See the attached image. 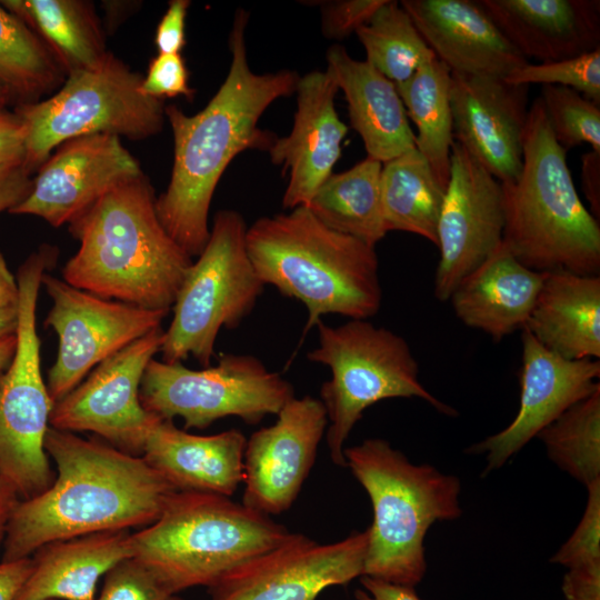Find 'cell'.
<instances>
[{
    "label": "cell",
    "instance_id": "obj_43",
    "mask_svg": "<svg viewBox=\"0 0 600 600\" xmlns=\"http://www.w3.org/2000/svg\"><path fill=\"white\" fill-rule=\"evenodd\" d=\"M27 130L16 112L0 110V163L23 164Z\"/></svg>",
    "mask_w": 600,
    "mask_h": 600
},
{
    "label": "cell",
    "instance_id": "obj_22",
    "mask_svg": "<svg viewBox=\"0 0 600 600\" xmlns=\"http://www.w3.org/2000/svg\"><path fill=\"white\" fill-rule=\"evenodd\" d=\"M400 4L452 73L504 79L529 63L478 0H402Z\"/></svg>",
    "mask_w": 600,
    "mask_h": 600
},
{
    "label": "cell",
    "instance_id": "obj_25",
    "mask_svg": "<svg viewBox=\"0 0 600 600\" xmlns=\"http://www.w3.org/2000/svg\"><path fill=\"white\" fill-rule=\"evenodd\" d=\"M544 277L518 261L502 242L448 301L463 324L500 341L526 327Z\"/></svg>",
    "mask_w": 600,
    "mask_h": 600
},
{
    "label": "cell",
    "instance_id": "obj_52",
    "mask_svg": "<svg viewBox=\"0 0 600 600\" xmlns=\"http://www.w3.org/2000/svg\"><path fill=\"white\" fill-rule=\"evenodd\" d=\"M17 347V333L0 339V372L11 362Z\"/></svg>",
    "mask_w": 600,
    "mask_h": 600
},
{
    "label": "cell",
    "instance_id": "obj_38",
    "mask_svg": "<svg viewBox=\"0 0 600 600\" xmlns=\"http://www.w3.org/2000/svg\"><path fill=\"white\" fill-rule=\"evenodd\" d=\"M94 600H182L134 558H127L106 574Z\"/></svg>",
    "mask_w": 600,
    "mask_h": 600
},
{
    "label": "cell",
    "instance_id": "obj_42",
    "mask_svg": "<svg viewBox=\"0 0 600 600\" xmlns=\"http://www.w3.org/2000/svg\"><path fill=\"white\" fill-rule=\"evenodd\" d=\"M190 1L172 0L161 18L154 37L161 54L180 53L186 43V17Z\"/></svg>",
    "mask_w": 600,
    "mask_h": 600
},
{
    "label": "cell",
    "instance_id": "obj_35",
    "mask_svg": "<svg viewBox=\"0 0 600 600\" xmlns=\"http://www.w3.org/2000/svg\"><path fill=\"white\" fill-rule=\"evenodd\" d=\"M549 459L586 487L600 480V388L537 436Z\"/></svg>",
    "mask_w": 600,
    "mask_h": 600
},
{
    "label": "cell",
    "instance_id": "obj_41",
    "mask_svg": "<svg viewBox=\"0 0 600 600\" xmlns=\"http://www.w3.org/2000/svg\"><path fill=\"white\" fill-rule=\"evenodd\" d=\"M384 0H336L323 2L321 30L324 37L342 40L366 24Z\"/></svg>",
    "mask_w": 600,
    "mask_h": 600
},
{
    "label": "cell",
    "instance_id": "obj_26",
    "mask_svg": "<svg viewBox=\"0 0 600 600\" xmlns=\"http://www.w3.org/2000/svg\"><path fill=\"white\" fill-rule=\"evenodd\" d=\"M327 71L344 94L351 127L369 158L384 163L416 148V134L392 81L340 44L328 49Z\"/></svg>",
    "mask_w": 600,
    "mask_h": 600
},
{
    "label": "cell",
    "instance_id": "obj_14",
    "mask_svg": "<svg viewBox=\"0 0 600 600\" xmlns=\"http://www.w3.org/2000/svg\"><path fill=\"white\" fill-rule=\"evenodd\" d=\"M163 340L164 331L158 328L100 362L54 402L50 427L90 431L123 452L141 456L149 431L161 418L141 404L140 383Z\"/></svg>",
    "mask_w": 600,
    "mask_h": 600
},
{
    "label": "cell",
    "instance_id": "obj_40",
    "mask_svg": "<svg viewBox=\"0 0 600 600\" xmlns=\"http://www.w3.org/2000/svg\"><path fill=\"white\" fill-rule=\"evenodd\" d=\"M141 91L152 98H174L183 96L192 99L194 90L188 83V70L180 53H158L143 76Z\"/></svg>",
    "mask_w": 600,
    "mask_h": 600
},
{
    "label": "cell",
    "instance_id": "obj_7",
    "mask_svg": "<svg viewBox=\"0 0 600 600\" xmlns=\"http://www.w3.org/2000/svg\"><path fill=\"white\" fill-rule=\"evenodd\" d=\"M292 532L229 497L176 491L159 518L131 533L133 557L170 591L210 587Z\"/></svg>",
    "mask_w": 600,
    "mask_h": 600
},
{
    "label": "cell",
    "instance_id": "obj_18",
    "mask_svg": "<svg viewBox=\"0 0 600 600\" xmlns=\"http://www.w3.org/2000/svg\"><path fill=\"white\" fill-rule=\"evenodd\" d=\"M142 173L118 136L77 137L61 143L40 166L29 194L10 213L39 217L59 228Z\"/></svg>",
    "mask_w": 600,
    "mask_h": 600
},
{
    "label": "cell",
    "instance_id": "obj_53",
    "mask_svg": "<svg viewBox=\"0 0 600 600\" xmlns=\"http://www.w3.org/2000/svg\"><path fill=\"white\" fill-rule=\"evenodd\" d=\"M12 99L13 97L10 90L0 83V110H4L7 103Z\"/></svg>",
    "mask_w": 600,
    "mask_h": 600
},
{
    "label": "cell",
    "instance_id": "obj_33",
    "mask_svg": "<svg viewBox=\"0 0 600 600\" xmlns=\"http://www.w3.org/2000/svg\"><path fill=\"white\" fill-rule=\"evenodd\" d=\"M66 76L46 43L0 3V83L19 103L34 102L62 84Z\"/></svg>",
    "mask_w": 600,
    "mask_h": 600
},
{
    "label": "cell",
    "instance_id": "obj_6",
    "mask_svg": "<svg viewBox=\"0 0 600 600\" xmlns=\"http://www.w3.org/2000/svg\"><path fill=\"white\" fill-rule=\"evenodd\" d=\"M343 456L373 510L363 576L416 587L427 571L423 542L429 528L462 514L459 478L413 464L379 438L344 448Z\"/></svg>",
    "mask_w": 600,
    "mask_h": 600
},
{
    "label": "cell",
    "instance_id": "obj_15",
    "mask_svg": "<svg viewBox=\"0 0 600 600\" xmlns=\"http://www.w3.org/2000/svg\"><path fill=\"white\" fill-rule=\"evenodd\" d=\"M368 539V529L331 543L292 532L210 586L211 600H316L324 589L363 576Z\"/></svg>",
    "mask_w": 600,
    "mask_h": 600
},
{
    "label": "cell",
    "instance_id": "obj_29",
    "mask_svg": "<svg viewBox=\"0 0 600 600\" xmlns=\"http://www.w3.org/2000/svg\"><path fill=\"white\" fill-rule=\"evenodd\" d=\"M50 49L66 73L99 67L109 51L101 22L89 1L4 0Z\"/></svg>",
    "mask_w": 600,
    "mask_h": 600
},
{
    "label": "cell",
    "instance_id": "obj_50",
    "mask_svg": "<svg viewBox=\"0 0 600 600\" xmlns=\"http://www.w3.org/2000/svg\"><path fill=\"white\" fill-rule=\"evenodd\" d=\"M19 288L17 278L11 273L7 261L0 252V306H17Z\"/></svg>",
    "mask_w": 600,
    "mask_h": 600
},
{
    "label": "cell",
    "instance_id": "obj_44",
    "mask_svg": "<svg viewBox=\"0 0 600 600\" xmlns=\"http://www.w3.org/2000/svg\"><path fill=\"white\" fill-rule=\"evenodd\" d=\"M31 186V173L22 164L0 163V212H10L22 202Z\"/></svg>",
    "mask_w": 600,
    "mask_h": 600
},
{
    "label": "cell",
    "instance_id": "obj_49",
    "mask_svg": "<svg viewBox=\"0 0 600 600\" xmlns=\"http://www.w3.org/2000/svg\"><path fill=\"white\" fill-rule=\"evenodd\" d=\"M19 501L20 498L12 486L0 473V544L4 540L9 519Z\"/></svg>",
    "mask_w": 600,
    "mask_h": 600
},
{
    "label": "cell",
    "instance_id": "obj_24",
    "mask_svg": "<svg viewBox=\"0 0 600 600\" xmlns=\"http://www.w3.org/2000/svg\"><path fill=\"white\" fill-rule=\"evenodd\" d=\"M246 443L238 429L198 436L160 419L149 431L141 457L176 491L230 498L243 482Z\"/></svg>",
    "mask_w": 600,
    "mask_h": 600
},
{
    "label": "cell",
    "instance_id": "obj_12",
    "mask_svg": "<svg viewBox=\"0 0 600 600\" xmlns=\"http://www.w3.org/2000/svg\"><path fill=\"white\" fill-rule=\"evenodd\" d=\"M292 398L288 380L259 358L237 353H222L216 366L199 370L153 358L139 390L146 410L163 420L181 418L186 430L206 429L226 417L257 424Z\"/></svg>",
    "mask_w": 600,
    "mask_h": 600
},
{
    "label": "cell",
    "instance_id": "obj_9",
    "mask_svg": "<svg viewBox=\"0 0 600 600\" xmlns=\"http://www.w3.org/2000/svg\"><path fill=\"white\" fill-rule=\"evenodd\" d=\"M143 76L111 52L91 70L67 74L46 100L19 103L16 113L27 130L24 169L32 173L64 141L107 133L139 140L163 128L162 100L141 91Z\"/></svg>",
    "mask_w": 600,
    "mask_h": 600
},
{
    "label": "cell",
    "instance_id": "obj_4",
    "mask_svg": "<svg viewBox=\"0 0 600 600\" xmlns=\"http://www.w3.org/2000/svg\"><path fill=\"white\" fill-rule=\"evenodd\" d=\"M246 244L263 284L306 307L303 333L324 314L367 320L381 308L374 247L331 230L308 207L259 218L247 228Z\"/></svg>",
    "mask_w": 600,
    "mask_h": 600
},
{
    "label": "cell",
    "instance_id": "obj_28",
    "mask_svg": "<svg viewBox=\"0 0 600 600\" xmlns=\"http://www.w3.org/2000/svg\"><path fill=\"white\" fill-rule=\"evenodd\" d=\"M569 360L600 358V276L558 270L544 280L524 327Z\"/></svg>",
    "mask_w": 600,
    "mask_h": 600
},
{
    "label": "cell",
    "instance_id": "obj_39",
    "mask_svg": "<svg viewBox=\"0 0 600 600\" xmlns=\"http://www.w3.org/2000/svg\"><path fill=\"white\" fill-rule=\"evenodd\" d=\"M587 504L580 522L550 559V562L568 569L600 563V480L587 486Z\"/></svg>",
    "mask_w": 600,
    "mask_h": 600
},
{
    "label": "cell",
    "instance_id": "obj_45",
    "mask_svg": "<svg viewBox=\"0 0 600 600\" xmlns=\"http://www.w3.org/2000/svg\"><path fill=\"white\" fill-rule=\"evenodd\" d=\"M562 592L567 600H600V563L569 569Z\"/></svg>",
    "mask_w": 600,
    "mask_h": 600
},
{
    "label": "cell",
    "instance_id": "obj_3",
    "mask_svg": "<svg viewBox=\"0 0 600 600\" xmlns=\"http://www.w3.org/2000/svg\"><path fill=\"white\" fill-rule=\"evenodd\" d=\"M69 232L80 244L62 268L66 282L100 298L171 310L192 258L160 222L144 173L106 193Z\"/></svg>",
    "mask_w": 600,
    "mask_h": 600
},
{
    "label": "cell",
    "instance_id": "obj_27",
    "mask_svg": "<svg viewBox=\"0 0 600 600\" xmlns=\"http://www.w3.org/2000/svg\"><path fill=\"white\" fill-rule=\"evenodd\" d=\"M132 557L129 530L46 543L31 558V572L14 600H94L99 578Z\"/></svg>",
    "mask_w": 600,
    "mask_h": 600
},
{
    "label": "cell",
    "instance_id": "obj_19",
    "mask_svg": "<svg viewBox=\"0 0 600 600\" xmlns=\"http://www.w3.org/2000/svg\"><path fill=\"white\" fill-rule=\"evenodd\" d=\"M521 346L516 417L503 430L466 449L467 453L486 456L482 476L501 468L566 410L600 388L598 359H566L544 348L526 328Z\"/></svg>",
    "mask_w": 600,
    "mask_h": 600
},
{
    "label": "cell",
    "instance_id": "obj_32",
    "mask_svg": "<svg viewBox=\"0 0 600 600\" xmlns=\"http://www.w3.org/2000/svg\"><path fill=\"white\" fill-rule=\"evenodd\" d=\"M451 71L437 58L396 84L407 117L416 124V149L429 162L440 184L447 189L450 150L453 143L450 106Z\"/></svg>",
    "mask_w": 600,
    "mask_h": 600
},
{
    "label": "cell",
    "instance_id": "obj_2",
    "mask_svg": "<svg viewBox=\"0 0 600 600\" xmlns=\"http://www.w3.org/2000/svg\"><path fill=\"white\" fill-rule=\"evenodd\" d=\"M44 450L56 463L52 484L20 500L9 519L2 561L30 558L46 543L102 531L144 528L174 488L141 456L49 427Z\"/></svg>",
    "mask_w": 600,
    "mask_h": 600
},
{
    "label": "cell",
    "instance_id": "obj_13",
    "mask_svg": "<svg viewBox=\"0 0 600 600\" xmlns=\"http://www.w3.org/2000/svg\"><path fill=\"white\" fill-rule=\"evenodd\" d=\"M41 286L52 300L44 327L58 337L47 387L53 402L74 389L100 362L161 328L169 310L100 298L46 272Z\"/></svg>",
    "mask_w": 600,
    "mask_h": 600
},
{
    "label": "cell",
    "instance_id": "obj_23",
    "mask_svg": "<svg viewBox=\"0 0 600 600\" xmlns=\"http://www.w3.org/2000/svg\"><path fill=\"white\" fill-rule=\"evenodd\" d=\"M509 42L540 63L600 48L599 0H478Z\"/></svg>",
    "mask_w": 600,
    "mask_h": 600
},
{
    "label": "cell",
    "instance_id": "obj_31",
    "mask_svg": "<svg viewBox=\"0 0 600 600\" xmlns=\"http://www.w3.org/2000/svg\"><path fill=\"white\" fill-rule=\"evenodd\" d=\"M380 192L388 232L413 233L437 246L446 188L416 148L382 163Z\"/></svg>",
    "mask_w": 600,
    "mask_h": 600
},
{
    "label": "cell",
    "instance_id": "obj_47",
    "mask_svg": "<svg viewBox=\"0 0 600 600\" xmlns=\"http://www.w3.org/2000/svg\"><path fill=\"white\" fill-rule=\"evenodd\" d=\"M581 179L591 214L600 218V152L589 151L581 158Z\"/></svg>",
    "mask_w": 600,
    "mask_h": 600
},
{
    "label": "cell",
    "instance_id": "obj_48",
    "mask_svg": "<svg viewBox=\"0 0 600 600\" xmlns=\"http://www.w3.org/2000/svg\"><path fill=\"white\" fill-rule=\"evenodd\" d=\"M32 569V559L0 562V600H14Z\"/></svg>",
    "mask_w": 600,
    "mask_h": 600
},
{
    "label": "cell",
    "instance_id": "obj_5",
    "mask_svg": "<svg viewBox=\"0 0 600 600\" xmlns=\"http://www.w3.org/2000/svg\"><path fill=\"white\" fill-rule=\"evenodd\" d=\"M502 242L527 268L599 276L600 226L581 201L567 150L554 139L538 97L529 108L519 177L501 183Z\"/></svg>",
    "mask_w": 600,
    "mask_h": 600
},
{
    "label": "cell",
    "instance_id": "obj_20",
    "mask_svg": "<svg viewBox=\"0 0 600 600\" xmlns=\"http://www.w3.org/2000/svg\"><path fill=\"white\" fill-rule=\"evenodd\" d=\"M528 92L503 79L451 72L453 140L501 183L521 172Z\"/></svg>",
    "mask_w": 600,
    "mask_h": 600
},
{
    "label": "cell",
    "instance_id": "obj_34",
    "mask_svg": "<svg viewBox=\"0 0 600 600\" xmlns=\"http://www.w3.org/2000/svg\"><path fill=\"white\" fill-rule=\"evenodd\" d=\"M356 34L364 48L366 61L394 84L436 58L398 1L384 0Z\"/></svg>",
    "mask_w": 600,
    "mask_h": 600
},
{
    "label": "cell",
    "instance_id": "obj_8",
    "mask_svg": "<svg viewBox=\"0 0 600 600\" xmlns=\"http://www.w3.org/2000/svg\"><path fill=\"white\" fill-rule=\"evenodd\" d=\"M318 346L307 358L329 367L331 378L320 389L332 462L346 467L344 443L363 412L392 398H419L447 416L457 411L430 393L419 379V364L400 334L368 320L332 327L316 324Z\"/></svg>",
    "mask_w": 600,
    "mask_h": 600
},
{
    "label": "cell",
    "instance_id": "obj_11",
    "mask_svg": "<svg viewBox=\"0 0 600 600\" xmlns=\"http://www.w3.org/2000/svg\"><path fill=\"white\" fill-rule=\"evenodd\" d=\"M247 226L240 212L218 211L203 250L192 261L171 307L162 361L192 356L209 367L221 329H233L253 310L263 291L247 251Z\"/></svg>",
    "mask_w": 600,
    "mask_h": 600
},
{
    "label": "cell",
    "instance_id": "obj_17",
    "mask_svg": "<svg viewBox=\"0 0 600 600\" xmlns=\"http://www.w3.org/2000/svg\"><path fill=\"white\" fill-rule=\"evenodd\" d=\"M277 421L247 440L242 504L270 517L287 511L314 463L328 418L320 399L292 398Z\"/></svg>",
    "mask_w": 600,
    "mask_h": 600
},
{
    "label": "cell",
    "instance_id": "obj_1",
    "mask_svg": "<svg viewBox=\"0 0 600 600\" xmlns=\"http://www.w3.org/2000/svg\"><path fill=\"white\" fill-rule=\"evenodd\" d=\"M249 13L238 9L229 36V72L208 104L193 116L174 104L164 108L173 136V164L156 211L169 236L197 258L210 236L209 210L230 162L246 150L268 151L278 138L258 122L276 100L296 92L300 76L292 70L254 73L248 60Z\"/></svg>",
    "mask_w": 600,
    "mask_h": 600
},
{
    "label": "cell",
    "instance_id": "obj_16",
    "mask_svg": "<svg viewBox=\"0 0 600 600\" xmlns=\"http://www.w3.org/2000/svg\"><path fill=\"white\" fill-rule=\"evenodd\" d=\"M503 228L501 182L453 141L437 230L440 258L433 293L438 300L448 301L459 282L496 251Z\"/></svg>",
    "mask_w": 600,
    "mask_h": 600
},
{
    "label": "cell",
    "instance_id": "obj_36",
    "mask_svg": "<svg viewBox=\"0 0 600 600\" xmlns=\"http://www.w3.org/2000/svg\"><path fill=\"white\" fill-rule=\"evenodd\" d=\"M548 123L566 150L588 143L600 152V108L579 92L560 86H542L540 96Z\"/></svg>",
    "mask_w": 600,
    "mask_h": 600
},
{
    "label": "cell",
    "instance_id": "obj_51",
    "mask_svg": "<svg viewBox=\"0 0 600 600\" xmlns=\"http://www.w3.org/2000/svg\"><path fill=\"white\" fill-rule=\"evenodd\" d=\"M19 324V303L0 306V339L16 334Z\"/></svg>",
    "mask_w": 600,
    "mask_h": 600
},
{
    "label": "cell",
    "instance_id": "obj_46",
    "mask_svg": "<svg viewBox=\"0 0 600 600\" xmlns=\"http://www.w3.org/2000/svg\"><path fill=\"white\" fill-rule=\"evenodd\" d=\"M362 589L354 591L356 600H421L414 587L401 586L367 576L360 577Z\"/></svg>",
    "mask_w": 600,
    "mask_h": 600
},
{
    "label": "cell",
    "instance_id": "obj_30",
    "mask_svg": "<svg viewBox=\"0 0 600 600\" xmlns=\"http://www.w3.org/2000/svg\"><path fill=\"white\" fill-rule=\"evenodd\" d=\"M382 163L367 157L350 169L332 173L314 192L308 209L326 227L371 247L388 233L380 174Z\"/></svg>",
    "mask_w": 600,
    "mask_h": 600
},
{
    "label": "cell",
    "instance_id": "obj_21",
    "mask_svg": "<svg viewBox=\"0 0 600 600\" xmlns=\"http://www.w3.org/2000/svg\"><path fill=\"white\" fill-rule=\"evenodd\" d=\"M338 91L327 70L309 72L298 81L291 132L277 138L268 150L271 162L289 173L282 197L286 209L307 207L317 189L333 173L348 132L334 106Z\"/></svg>",
    "mask_w": 600,
    "mask_h": 600
},
{
    "label": "cell",
    "instance_id": "obj_10",
    "mask_svg": "<svg viewBox=\"0 0 600 600\" xmlns=\"http://www.w3.org/2000/svg\"><path fill=\"white\" fill-rule=\"evenodd\" d=\"M57 257L56 247L42 246L18 270L17 347L0 372V473L22 500L47 490L56 477L44 450L54 402L41 374L36 311L42 276Z\"/></svg>",
    "mask_w": 600,
    "mask_h": 600
},
{
    "label": "cell",
    "instance_id": "obj_37",
    "mask_svg": "<svg viewBox=\"0 0 600 600\" xmlns=\"http://www.w3.org/2000/svg\"><path fill=\"white\" fill-rule=\"evenodd\" d=\"M512 84L570 88L600 106V48L574 58L528 63L503 79Z\"/></svg>",
    "mask_w": 600,
    "mask_h": 600
}]
</instances>
